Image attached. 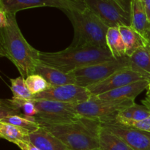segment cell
Returning a JSON list of instances; mask_svg holds the SVG:
<instances>
[{
  "label": "cell",
  "instance_id": "1",
  "mask_svg": "<svg viewBox=\"0 0 150 150\" xmlns=\"http://www.w3.org/2000/svg\"><path fill=\"white\" fill-rule=\"evenodd\" d=\"M7 13V12H6ZM7 13L9 23L0 29V55L8 59L24 79L35 73L40 62V51L26 41L20 30L16 15Z\"/></svg>",
  "mask_w": 150,
  "mask_h": 150
},
{
  "label": "cell",
  "instance_id": "2",
  "mask_svg": "<svg viewBox=\"0 0 150 150\" xmlns=\"http://www.w3.org/2000/svg\"><path fill=\"white\" fill-rule=\"evenodd\" d=\"M115 59L108 48L92 45L69 46L58 52H41L40 61L64 73H71L97 63Z\"/></svg>",
  "mask_w": 150,
  "mask_h": 150
},
{
  "label": "cell",
  "instance_id": "3",
  "mask_svg": "<svg viewBox=\"0 0 150 150\" xmlns=\"http://www.w3.org/2000/svg\"><path fill=\"white\" fill-rule=\"evenodd\" d=\"M74 29V38L70 46L92 45L108 48L106 35L108 27L83 1L79 5L64 10Z\"/></svg>",
  "mask_w": 150,
  "mask_h": 150
},
{
  "label": "cell",
  "instance_id": "4",
  "mask_svg": "<svg viewBox=\"0 0 150 150\" xmlns=\"http://www.w3.org/2000/svg\"><path fill=\"white\" fill-rule=\"evenodd\" d=\"M70 150L99 149V134L102 125L99 120L81 117L67 124L42 125Z\"/></svg>",
  "mask_w": 150,
  "mask_h": 150
},
{
  "label": "cell",
  "instance_id": "5",
  "mask_svg": "<svg viewBox=\"0 0 150 150\" xmlns=\"http://www.w3.org/2000/svg\"><path fill=\"white\" fill-rule=\"evenodd\" d=\"M107 26H131L132 0H83Z\"/></svg>",
  "mask_w": 150,
  "mask_h": 150
},
{
  "label": "cell",
  "instance_id": "6",
  "mask_svg": "<svg viewBox=\"0 0 150 150\" xmlns=\"http://www.w3.org/2000/svg\"><path fill=\"white\" fill-rule=\"evenodd\" d=\"M135 104L133 100H103L92 97L89 100L73 104L80 116L99 120L101 123L114 120L123 110Z\"/></svg>",
  "mask_w": 150,
  "mask_h": 150
},
{
  "label": "cell",
  "instance_id": "7",
  "mask_svg": "<svg viewBox=\"0 0 150 150\" xmlns=\"http://www.w3.org/2000/svg\"><path fill=\"white\" fill-rule=\"evenodd\" d=\"M130 67V57L126 56L119 59H111L82 67L71 72L76 84L88 88L100 83L118 70Z\"/></svg>",
  "mask_w": 150,
  "mask_h": 150
},
{
  "label": "cell",
  "instance_id": "8",
  "mask_svg": "<svg viewBox=\"0 0 150 150\" xmlns=\"http://www.w3.org/2000/svg\"><path fill=\"white\" fill-rule=\"evenodd\" d=\"M34 102L38 111L35 120L40 125L67 124L81 117L75 111L73 103L46 100H38Z\"/></svg>",
  "mask_w": 150,
  "mask_h": 150
},
{
  "label": "cell",
  "instance_id": "9",
  "mask_svg": "<svg viewBox=\"0 0 150 150\" xmlns=\"http://www.w3.org/2000/svg\"><path fill=\"white\" fill-rule=\"evenodd\" d=\"M92 98L87 88L76 84H67L53 86L48 90L33 95L32 100H46L67 103L78 104L89 100Z\"/></svg>",
  "mask_w": 150,
  "mask_h": 150
},
{
  "label": "cell",
  "instance_id": "10",
  "mask_svg": "<svg viewBox=\"0 0 150 150\" xmlns=\"http://www.w3.org/2000/svg\"><path fill=\"white\" fill-rule=\"evenodd\" d=\"M143 80L150 81V79L133 70L130 67H127L118 70L105 80L97 84L92 85L87 89L92 94V97H95L129 83Z\"/></svg>",
  "mask_w": 150,
  "mask_h": 150
},
{
  "label": "cell",
  "instance_id": "11",
  "mask_svg": "<svg viewBox=\"0 0 150 150\" xmlns=\"http://www.w3.org/2000/svg\"><path fill=\"white\" fill-rule=\"evenodd\" d=\"M83 0H0V8L5 12L16 15L26 9L40 7H52L62 11L79 5Z\"/></svg>",
  "mask_w": 150,
  "mask_h": 150
},
{
  "label": "cell",
  "instance_id": "12",
  "mask_svg": "<svg viewBox=\"0 0 150 150\" xmlns=\"http://www.w3.org/2000/svg\"><path fill=\"white\" fill-rule=\"evenodd\" d=\"M105 127L122 139L133 150H150V133L133 127L111 123H101Z\"/></svg>",
  "mask_w": 150,
  "mask_h": 150
},
{
  "label": "cell",
  "instance_id": "13",
  "mask_svg": "<svg viewBox=\"0 0 150 150\" xmlns=\"http://www.w3.org/2000/svg\"><path fill=\"white\" fill-rule=\"evenodd\" d=\"M38 111L34 100L1 99L0 101V119L9 115H18L35 121V117Z\"/></svg>",
  "mask_w": 150,
  "mask_h": 150
},
{
  "label": "cell",
  "instance_id": "14",
  "mask_svg": "<svg viewBox=\"0 0 150 150\" xmlns=\"http://www.w3.org/2000/svg\"><path fill=\"white\" fill-rule=\"evenodd\" d=\"M150 81L143 80L129 83L105 93L95 96L103 100H133L146 89Z\"/></svg>",
  "mask_w": 150,
  "mask_h": 150
},
{
  "label": "cell",
  "instance_id": "15",
  "mask_svg": "<svg viewBox=\"0 0 150 150\" xmlns=\"http://www.w3.org/2000/svg\"><path fill=\"white\" fill-rule=\"evenodd\" d=\"M34 74L42 76L52 87L62 85L76 84V81L72 73H64L54 67L43 64L41 62L37 64Z\"/></svg>",
  "mask_w": 150,
  "mask_h": 150
},
{
  "label": "cell",
  "instance_id": "16",
  "mask_svg": "<svg viewBox=\"0 0 150 150\" xmlns=\"http://www.w3.org/2000/svg\"><path fill=\"white\" fill-rule=\"evenodd\" d=\"M29 139L40 150H70L57 136L42 126L30 133Z\"/></svg>",
  "mask_w": 150,
  "mask_h": 150
},
{
  "label": "cell",
  "instance_id": "17",
  "mask_svg": "<svg viewBox=\"0 0 150 150\" xmlns=\"http://www.w3.org/2000/svg\"><path fill=\"white\" fill-rule=\"evenodd\" d=\"M131 26L150 43V21L140 0L131 1Z\"/></svg>",
  "mask_w": 150,
  "mask_h": 150
},
{
  "label": "cell",
  "instance_id": "18",
  "mask_svg": "<svg viewBox=\"0 0 150 150\" xmlns=\"http://www.w3.org/2000/svg\"><path fill=\"white\" fill-rule=\"evenodd\" d=\"M119 28L125 45L127 57H130L138 49L149 43L131 26H121Z\"/></svg>",
  "mask_w": 150,
  "mask_h": 150
},
{
  "label": "cell",
  "instance_id": "19",
  "mask_svg": "<svg viewBox=\"0 0 150 150\" xmlns=\"http://www.w3.org/2000/svg\"><path fill=\"white\" fill-rule=\"evenodd\" d=\"M130 67L150 79V43L138 49L130 57Z\"/></svg>",
  "mask_w": 150,
  "mask_h": 150
},
{
  "label": "cell",
  "instance_id": "20",
  "mask_svg": "<svg viewBox=\"0 0 150 150\" xmlns=\"http://www.w3.org/2000/svg\"><path fill=\"white\" fill-rule=\"evenodd\" d=\"M99 149L133 150L122 139L103 127L99 134Z\"/></svg>",
  "mask_w": 150,
  "mask_h": 150
},
{
  "label": "cell",
  "instance_id": "21",
  "mask_svg": "<svg viewBox=\"0 0 150 150\" xmlns=\"http://www.w3.org/2000/svg\"><path fill=\"white\" fill-rule=\"evenodd\" d=\"M106 42L114 59H119L127 56L125 45L119 27H111L108 29L106 35Z\"/></svg>",
  "mask_w": 150,
  "mask_h": 150
},
{
  "label": "cell",
  "instance_id": "22",
  "mask_svg": "<svg viewBox=\"0 0 150 150\" xmlns=\"http://www.w3.org/2000/svg\"><path fill=\"white\" fill-rule=\"evenodd\" d=\"M29 134V130L0 122V137L11 143L16 144L19 142H30Z\"/></svg>",
  "mask_w": 150,
  "mask_h": 150
},
{
  "label": "cell",
  "instance_id": "23",
  "mask_svg": "<svg viewBox=\"0 0 150 150\" xmlns=\"http://www.w3.org/2000/svg\"><path fill=\"white\" fill-rule=\"evenodd\" d=\"M150 117V111L144 105L135 103L122 111L116 118L131 121H141Z\"/></svg>",
  "mask_w": 150,
  "mask_h": 150
},
{
  "label": "cell",
  "instance_id": "24",
  "mask_svg": "<svg viewBox=\"0 0 150 150\" xmlns=\"http://www.w3.org/2000/svg\"><path fill=\"white\" fill-rule=\"evenodd\" d=\"M10 90L13 93V98L32 100L33 95L28 89L24 78L19 76L16 79H10Z\"/></svg>",
  "mask_w": 150,
  "mask_h": 150
},
{
  "label": "cell",
  "instance_id": "25",
  "mask_svg": "<svg viewBox=\"0 0 150 150\" xmlns=\"http://www.w3.org/2000/svg\"><path fill=\"white\" fill-rule=\"evenodd\" d=\"M0 122L17 126V127H21V128L29 130L30 133L35 131L40 127V125L37 122L29 120L28 119L18 115L7 116V117L0 119Z\"/></svg>",
  "mask_w": 150,
  "mask_h": 150
},
{
  "label": "cell",
  "instance_id": "26",
  "mask_svg": "<svg viewBox=\"0 0 150 150\" xmlns=\"http://www.w3.org/2000/svg\"><path fill=\"white\" fill-rule=\"evenodd\" d=\"M26 84L31 93L33 95H38L48 90L52 87L50 83L42 76L38 74H33L25 79Z\"/></svg>",
  "mask_w": 150,
  "mask_h": 150
},
{
  "label": "cell",
  "instance_id": "27",
  "mask_svg": "<svg viewBox=\"0 0 150 150\" xmlns=\"http://www.w3.org/2000/svg\"><path fill=\"white\" fill-rule=\"evenodd\" d=\"M104 123H111V124L119 125L125 126V127H133V128L150 133V117L141 121H131V120L115 118L114 120Z\"/></svg>",
  "mask_w": 150,
  "mask_h": 150
},
{
  "label": "cell",
  "instance_id": "28",
  "mask_svg": "<svg viewBox=\"0 0 150 150\" xmlns=\"http://www.w3.org/2000/svg\"><path fill=\"white\" fill-rule=\"evenodd\" d=\"M16 145L21 150H40L31 142H19L16 144Z\"/></svg>",
  "mask_w": 150,
  "mask_h": 150
},
{
  "label": "cell",
  "instance_id": "29",
  "mask_svg": "<svg viewBox=\"0 0 150 150\" xmlns=\"http://www.w3.org/2000/svg\"><path fill=\"white\" fill-rule=\"evenodd\" d=\"M9 18L7 13L0 8V29L4 28L8 25Z\"/></svg>",
  "mask_w": 150,
  "mask_h": 150
},
{
  "label": "cell",
  "instance_id": "30",
  "mask_svg": "<svg viewBox=\"0 0 150 150\" xmlns=\"http://www.w3.org/2000/svg\"><path fill=\"white\" fill-rule=\"evenodd\" d=\"M144 4L149 21H150V0H140Z\"/></svg>",
  "mask_w": 150,
  "mask_h": 150
},
{
  "label": "cell",
  "instance_id": "31",
  "mask_svg": "<svg viewBox=\"0 0 150 150\" xmlns=\"http://www.w3.org/2000/svg\"><path fill=\"white\" fill-rule=\"evenodd\" d=\"M142 104H143L144 105H145V106H146V108H147L150 111V98L149 97L146 96V98L142 100Z\"/></svg>",
  "mask_w": 150,
  "mask_h": 150
},
{
  "label": "cell",
  "instance_id": "32",
  "mask_svg": "<svg viewBox=\"0 0 150 150\" xmlns=\"http://www.w3.org/2000/svg\"><path fill=\"white\" fill-rule=\"evenodd\" d=\"M146 96L149 97V98H150V81H149V86H148V88H147V92H146Z\"/></svg>",
  "mask_w": 150,
  "mask_h": 150
},
{
  "label": "cell",
  "instance_id": "33",
  "mask_svg": "<svg viewBox=\"0 0 150 150\" xmlns=\"http://www.w3.org/2000/svg\"><path fill=\"white\" fill-rule=\"evenodd\" d=\"M94 150H100L99 149H94Z\"/></svg>",
  "mask_w": 150,
  "mask_h": 150
}]
</instances>
